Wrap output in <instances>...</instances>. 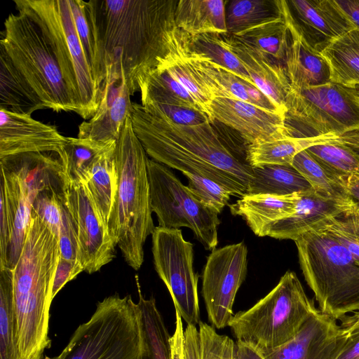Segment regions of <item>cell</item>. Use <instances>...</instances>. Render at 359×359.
<instances>
[{
    "instance_id": "1",
    "label": "cell",
    "mask_w": 359,
    "mask_h": 359,
    "mask_svg": "<svg viewBox=\"0 0 359 359\" xmlns=\"http://www.w3.org/2000/svg\"><path fill=\"white\" fill-rule=\"evenodd\" d=\"M133 130L146 153L168 168L210 179L233 196L246 194L253 168L246 159V146L222 136L208 121L194 126L175 123L147 112L133 103Z\"/></svg>"
},
{
    "instance_id": "2",
    "label": "cell",
    "mask_w": 359,
    "mask_h": 359,
    "mask_svg": "<svg viewBox=\"0 0 359 359\" xmlns=\"http://www.w3.org/2000/svg\"><path fill=\"white\" fill-rule=\"evenodd\" d=\"M107 68L121 74L130 95L168 52L165 35L175 21V0L85 1Z\"/></svg>"
},
{
    "instance_id": "3",
    "label": "cell",
    "mask_w": 359,
    "mask_h": 359,
    "mask_svg": "<svg viewBox=\"0 0 359 359\" xmlns=\"http://www.w3.org/2000/svg\"><path fill=\"white\" fill-rule=\"evenodd\" d=\"M60 257L59 238L34 211L25 244L13 270V312L18 359H39L48 337L53 281Z\"/></svg>"
},
{
    "instance_id": "4",
    "label": "cell",
    "mask_w": 359,
    "mask_h": 359,
    "mask_svg": "<svg viewBox=\"0 0 359 359\" xmlns=\"http://www.w3.org/2000/svg\"><path fill=\"white\" fill-rule=\"evenodd\" d=\"M117 191L108 230L126 262L138 270L143 246L155 229L150 205L147 154L128 117L116 140L114 154Z\"/></svg>"
},
{
    "instance_id": "5",
    "label": "cell",
    "mask_w": 359,
    "mask_h": 359,
    "mask_svg": "<svg viewBox=\"0 0 359 359\" xmlns=\"http://www.w3.org/2000/svg\"><path fill=\"white\" fill-rule=\"evenodd\" d=\"M294 243L302 273L320 312L341 320L359 311V265L349 251L316 229Z\"/></svg>"
},
{
    "instance_id": "6",
    "label": "cell",
    "mask_w": 359,
    "mask_h": 359,
    "mask_svg": "<svg viewBox=\"0 0 359 359\" xmlns=\"http://www.w3.org/2000/svg\"><path fill=\"white\" fill-rule=\"evenodd\" d=\"M15 8L40 28L50 46L76 107L86 121L96 112L101 95L77 34L69 0H14Z\"/></svg>"
},
{
    "instance_id": "7",
    "label": "cell",
    "mask_w": 359,
    "mask_h": 359,
    "mask_svg": "<svg viewBox=\"0 0 359 359\" xmlns=\"http://www.w3.org/2000/svg\"><path fill=\"white\" fill-rule=\"evenodd\" d=\"M318 311L296 273L287 271L253 306L233 315L229 326L237 341L262 353L292 339Z\"/></svg>"
},
{
    "instance_id": "8",
    "label": "cell",
    "mask_w": 359,
    "mask_h": 359,
    "mask_svg": "<svg viewBox=\"0 0 359 359\" xmlns=\"http://www.w3.org/2000/svg\"><path fill=\"white\" fill-rule=\"evenodd\" d=\"M0 48L46 109L76 112L55 55L40 28L29 17L19 11L8 15L1 32Z\"/></svg>"
},
{
    "instance_id": "9",
    "label": "cell",
    "mask_w": 359,
    "mask_h": 359,
    "mask_svg": "<svg viewBox=\"0 0 359 359\" xmlns=\"http://www.w3.org/2000/svg\"><path fill=\"white\" fill-rule=\"evenodd\" d=\"M140 348L137 304L116 293L97 304L61 353L62 359H137Z\"/></svg>"
},
{
    "instance_id": "10",
    "label": "cell",
    "mask_w": 359,
    "mask_h": 359,
    "mask_svg": "<svg viewBox=\"0 0 359 359\" xmlns=\"http://www.w3.org/2000/svg\"><path fill=\"white\" fill-rule=\"evenodd\" d=\"M150 205L158 226L168 229L189 228L206 250L218 243V215L203 205L166 165L147 160Z\"/></svg>"
},
{
    "instance_id": "11",
    "label": "cell",
    "mask_w": 359,
    "mask_h": 359,
    "mask_svg": "<svg viewBox=\"0 0 359 359\" xmlns=\"http://www.w3.org/2000/svg\"><path fill=\"white\" fill-rule=\"evenodd\" d=\"M286 121L309 128L312 135L341 137L359 131V95L355 88L330 81L292 88L286 101Z\"/></svg>"
},
{
    "instance_id": "12",
    "label": "cell",
    "mask_w": 359,
    "mask_h": 359,
    "mask_svg": "<svg viewBox=\"0 0 359 359\" xmlns=\"http://www.w3.org/2000/svg\"><path fill=\"white\" fill-rule=\"evenodd\" d=\"M154 268L167 287L175 311L187 325L201 323L198 291L199 275L194 267V245L180 229L155 226L152 233Z\"/></svg>"
},
{
    "instance_id": "13",
    "label": "cell",
    "mask_w": 359,
    "mask_h": 359,
    "mask_svg": "<svg viewBox=\"0 0 359 359\" xmlns=\"http://www.w3.org/2000/svg\"><path fill=\"white\" fill-rule=\"evenodd\" d=\"M248 271V248L244 241L212 250L202 273V296L213 327L229 326L236 295Z\"/></svg>"
},
{
    "instance_id": "14",
    "label": "cell",
    "mask_w": 359,
    "mask_h": 359,
    "mask_svg": "<svg viewBox=\"0 0 359 359\" xmlns=\"http://www.w3.org/2000/svg\"><path fill=\"white\" fill-rule=\"evenodd\" d=\"M65 203L74 222L79 262L93 273L115 257V244L85 184L67 182Z\"/></svg>"
},
{
    "instance_id": "15",
    "label": "cell",
    "mask_w": 359,
    "mask_h": 359,
    "mask_svg": "<svg viewBox=\"0 0 359 359\" xmlns=\"http://www.w3.org/2000/svg\"><path fill=\"white\" fill-rule=\"evenodd\" d=\"M277 3L309 45L320 53L355 28L334 0H277Z\"/></svg>"
},
{
    "instance_id": "16",
    "label": "cell",
    "mask_w": 359,
    "mask_h": 359,
    "mask_svg": "<svg viewBox=\"0 0 359 359\" xmlns=\"http://www.w3.org/2000/svg\"><path fill=\"white\" fill-rule=\"evenodd\" d=\"M210 110L215 121L237 131L246 145L293 136L284 113L226 97H215Z\"/></svg>"
},
{
    "instance_id": "17",
    "label": "cell",
    "mask_w": 359,
    "mask_h": 359,
    "mask_svg": "<svg viewBox=\"0 0 359 359\" xmlns=\"http://www.w3.org/2000/svg\"><path fill=\"white\" fill-rule=\"evenodd\" d=\"M347 337L337 320L319 310L292 339L260 354L264 359H334Z\"/></svg>"
},
{
    "instance_id": "18",
    "label": "cell",
    "mask_w": 359,
    "mask_h": 359,
    "mask_svg": "<svg viewBox=\"0 0 359 359\" xmlns=\"http://www.w3.org/2000/svg\"><path fill=\"white\" fill-rule=\"evenodd\" d=\"M67 137L31 115L0 109V158L25 153H56L60 158Z\"/></svg>"
},
{
    "instance_id": "19",
    "label": "cell",
    "mask_w": 359,
    "mask_h": 359,
    "mask_svg": "<svg viewBox=\"0 0 359 359\" xmlns=\"http://www.w3.org/2000/svg\"><path fill=\"white\" fill-rule=\"evenodd\" d=\"M125 78L107 68V76L98 108L89 120L79 126L78 137L102 143L116 141L128 117L133 102Z\"/></svg>"
},
{
    "instance_id": "20",
    "label": "cell",
    "mask_w": 359,
    "mask_h": 359,
    "mask_svg": "<svg viewBox=\"0 0 359 359\" xmlns=\"http://www.w3.org/2000/svg\"><path fill=\"white\" fill-rule=\"evenodd\" d=\"M355 210L351 198L332 197L311 189L301 192L294 212L274 223L267 236L294 241L323 221Z\"/></svg>"
},
{
    "instance_id": "21",
    "label": "cell",
    "mask_w": 359,
    "mask_h": 359,
    "mask_svg": "<svg viewBox=\"0 0 359 359\" xmlns=\"http://www.w3.org/2000/svg\"><path fill=\"white\" fill-rule=\"evenodd\" d=\"M227 47L245 67L252 81L283 112L291 86L285 67L229 34L222 35Z\"/></svg>"
},
{
    "instance_id": "22",
    "label": "cell",
    "mask_w": 359,
    "mask_h": 359,
    "mask_svg": "<svg viewBox=\"0 0 359 359\" xmlns=\"http://www.w3.org/2000/svg\"><path fill=\"white\" fill-rule=\"evenodd\" d=\"M165 40L168 52L158 67L165 69L182 84L213 123L210 104L214 97L191 62L189 34L179 29L174 21L166 32Z\"/></svg>"
},
{
    "instance_id": "23",
    "label": "cell",
    "mask_w": 359,
    "mask_h": 359,
    "mask_svg": "<svg viewBox=\"0 0 359 359\" xmlns=\"http://www.w3.org/2000/svg\"><path fill=\"white\" fill-rule=\"evenodd\" d=\"M0 195L4 199L12 224L7 268L13 270L22 252L29 226L32 203L36 197L13 171L1 167Z\"/></svg>"
},
{
    "instance_id": "24",
    "label": "cell",
    "mask_w": 359,
    "mask_h": 359,
    "mask_svg": "<svg viewBox=\"0 0 359 359\" xmlns=\"http://www.w3.org/2000/svg\"><path fill=\"white\" fill-rule=\"evenodd\" d=\"M280 13L290 37L285 69L291 88H302L330 82V67L321 53L309 46L290 20L280 11Z\"/></svg>"
},
{
    "instance_id": "25",
    "label": "cell",
    "mask_w": 359,
    "mask_h": 359,
    "mask_svg": "<svg viewBox=\"0 0 359 359\" xmlns=\"http://www.w3.org/2000/svg\"><path fill=\"white\" fill-rule=\"evenodd\" d=\"M300 194H245L229 205V209L234 216L241 217L256 236H266L274 223L294 212Z\"/></svg>"
},
{
    "instance_id": "26",
    "label": "cell",
    "mask_w": 359,
    "mask_h": 359,
    "mask_svg": "<svg viewBox=\"0 0 359 359\" xmlns=\"http://www.w3.org/2000/svg\"><path fill=\"white\" fill-rule=\"evenodd\" d=\"M224 0H180L175 11L176 26L190 36L227 34Z\"/></svg>"
},
{
    "instance_id": "27",
    "label": "cell",
    "mask_w": 359,
    "mask_h": 359,
    "mask_svg": "<svg viewBox=\"0 0 359 359\" xmlns=\"http://www.w3.org/2000/svg\"><path fill=\"white\" fill-rule=\"evenodd\" d=\"M139 319L141 330V348L137 359H171L170 335L154 297L146 299L142 294L138 276Z\"/></svg>"
},
{
    "instance_id": "28",
    "label": "cell",
    "mask_w": 359,
    "mask_h": 359,
    "mask_svg": "<svg viewBox=\"0 0 359 359\" xmlns=\"http://www.w3.org/2000/svg\"><path fill=\"white\" fill-rule=\"evenodd\" d=\"M332 135L288 136L247 145L246 159L252 168L267 165H291L294 156L311 146L338 139Z\"/></svg>"
},
{
    "instance_id": "29",
    "label": "cell",
    "mask_w": 359,
    "mask_h": 359,
    "mask_svg": "<svg viewBox=\"0 0 359 359\" xmlns=\"http://www.w3.org/2000/svg\"><path fill=\"white\" fill-rule=\"evenodd\" d=\"M116 141L111 142L95 158L85 184L108 229L117 191L114 154Z\"/></svg>"
},
{
    "instance_id": "30",
    "label": "cell",
    "mask_w": 359,
    "mask_h": 359,
    "mask_svg": "<svg viewBox=\"0 0 359 359\" xmlns=\"http://www.w3.org/2000/svg\"><path fill=\"white\" fill-rule=\"evenodd\" d=\"M41 109L39 97L0 48V109L32 115Z\"/></svg>"
},
{
    "instance_id": "31",
    "label": "cell",
    "mask_w": 359,
    "mask_h": 359,
    "mask_svg": "<svg viewBox=\"0 0 359 359\" xmlns=\"http://www.w3.org/2000/svg\"><path fill=\"white\" fill-rule=\"evenodd\" d=\"M321 54L330 70V81L354 88L359 84V29L335 40Z\"/></svg>"
},
{
    "instance_id": "32",
    "label": "cell",
    "mask_w": 359,
    "mask_h": 359,
    "mask_svg": "<svg viewBox=\"0 0 359 359\" xmlns=\"http://www.w3.org/2000/svg\"><path fill=\"white\" fill-rule=\"evenodd\" d=\"M253 173L246 194L285 196L313 189L292 165H267L253 168Z\"/></svg>"
},
{
    "instance_id": "33",
    "label": "cell",
    "mask_w": 359,
    "mask_h": 359,
    "mask_svg": "<svg viewBox=\"0 0 359 359\" xmlns=\"http://www.w3.org/2000/svg\"><path fill=\"white\" fill-rule=\"evenodd\" d=\"M234 36L285 67L290 37L281 15Z\"/></svg>"
},
{
    "instance_id": "34",
    "label": "cell",
    "mask_w": 359,
    "mask_h": 359,
    "mask_svg": "<svg viewBox=\"0 0 359 359\" xmlns=\"http://www.w3.org/2000/svg\"><path fill=\"white\" fill-rule=\"evenodd\" d=\"M227 4L226 25L232 36L280 16L277 0H233Z\"/></svg>"
},
{
    "instance_id": "35",
    "label": "cell",
    "mask_w": 359,
    "mask_h": 359,
    "mask_svg": "<svg viewBox=\"0 0 359 359\" xmlns=\"http://www.w3.org/2000/svg\"><path fill=\"white\" fill-rule=\"evenodd\" d=\"M111 142L102 143L88 138L67 137L61 157L67 182L86 184L95 158Z\"/></svg>"
},
{
    "instance_id": "36",
    "label": "cell",
    "mask_w": 359,
    "mask_h": 359,
    "mask_svg": "<svg viewBox=\"0 0 359 359\" xmlns=\"http://www.w3.org/2000/svg\"><path fill=\"white\" fill-rule=\"evenodd\" d=\"M335 180L359 174V154L338 139L318 144L306 149Z\"/></svg>"
},
{
    "instance_id": "37",
    "label": "cell",
    "mask_w": 359,
    "mask_h": 359,
    "mask_svg": "<svg viewBox=\"0 0 359 359\" xmlns=\"http://www.w3.org/2000/svg\"><path fill=\"white\" fill-rule=\"evenodd\" d=\"M189 40L191 47L194 52L208 57L243 80L253 83L245 67L227 47L222 35L216 34L189 35Z\"/></svg>"
},
{
    "instance_id": "38",
    "label": "cell",
    "mask_w": 359,
    "mask_h": 359,
    "mask_svg": "<svg viewBox=\"0 0 359 359\" xmlns=\"http://www.w3.org/2000/svg\"><path fill=\"white\" fill-rule=\"evenodd\" d=\"M13 270L0 269V359H18L13 312Z\"/></svg>"
},
{
    "instance_id": "39",
    "label": "cell",
    "mask_w": 359,
    "mask_h": 359,
    "mask_svg": "<svg viewBox=\"0 0 359 359\" xmlns=\"http://www.w3.org/2000/svg\"><path fill=\"white\" fill-rule=\"evenodd\" d=\"M291 165L317 192L335 198H351L330 172L306 149L294 156Z\"/></svg>"
},
{
    "instance_id": "40",
    "label": "cell",
    "mask_w": 359,
    "mask_h": 359,
    "mask_svg": "<svg viewBox=\"0 0 359 359\" xmlns=\"http://www.w3.org/2000/svg\"><path fill=\"white\" fill-rule=\"evenodd\" d=\"M188 188L196 198L212 212L220 214L233 194L219 184L195 174L183 172Z\"/></svg>"
},
{
    "instance_id": "41",
    "label": "cell",
    "mask_w": 359,
    "mask_h": 359,
    "mask_svg": "<svg viewBox=\"0 0 359 359\" xmlns=\"http://www.w3.org/2000/svg\"><path fill=\"white\" fill-rule=\"evenodd\" d=\"M198 325L200 359H236V343L205 323Z\"/></svg>"
},
{
    "instance_id": "42",
    "label": "cell",
    "mask_w": 359,
    "mask_h": 359,
    "mask_svg": "<svg viewBox=\"0 0 359 359\" xmlns=\"http://www.w3.org/2000/svg\"><path fill=\"white\" fill-rule=\"evenodd\" d=\"M182 318L175 311V327L169 339L171 359H200L199 334L196 325L184 330Z\"/></svg>"
},
{
    "instance_id": "43",
    "label": "cell",
    "mask_w": 359,
    "mask_h": 359,
    "mask_svg": "<svg viewBox=\"0 0 359 359\" xmlns=\"http://www.w3.org/2000/svg\"><path fill=\"white\" fill-rule=\"evenodd\" d=\"M65 196L45 191L39 193L32 203V211L59 238L62 226Z\"/></svg>"
},
{
    "instance_id": "44",
    "label": "cell",
    "mask_w": 359,
    "mask_h": 359,
    "mask_svg": "<svg viewBox=\"0 0 359 359\" xmlns=\"http://www.w3.org/2000/svg\"><path fill=\"white\" fill-rule=\"evenodd\" d=\"M142 106L149 114L166 118L179 125L194 126L208 121L212 123L205 113L196 109L149 100H142Z\"/></svg>"
},
{
    "instance_id": "45",
    "label": "cell",
    "mask_w": 359,
    "mask_h": 359,
    "mask_svg": "<svg viewBox=\"0 0 359 359\" xmlns=\"http://www.w3.org/2000/svg\"><path fill=\"white\" fill-rule=\"evenodd\" d=\"M344 245L359 265V236L351 228L342 217H330L316 226Z\"/></svg>"
},
{
    "instance_id": "46",
    "label": "cell",
    "mask_w": 359,
    "mask_h": 359,
    "mask_svg": "<svg viewBox=\"0 0 359 359\" xmlns=\"http://www.w3.org/2000/svg\"><path fill=\"white\" fill-rule=\"evenodd\" d=\"M62 217V226L58 238L60 257L67 260L79 262V245L76 229L65 203Z\"/></svg>"
},
{
    "instance_id": "47",
    "label": "cell",
    "mask_w": 359,
    "mask_h": 359,
    "mask_svg": "<svg viewBox=\"0 0 359 359\" xmlns=\"http://www.w3.org/2000/svg\"><path fill=\"white\" fill-rule=\"evenodd\" d=\"M82 271H84L83 268L79 262L65 259L60 257L53 281V299L68 282L74 279Z\"/></svg>"
},
{
    "instance_id": "48",
    "label": "cell",
    "mask_w": 359,
    "mask_h": 359,
    "mask_svg": "<svg viewBox=\"0 0 359 359\" xmlns=\"http://www.w3.org/2000/svg\"><path fill=\"white\" fill-rule=\"evenodd\" d=\"M335 180L355 203L356 212L359 214V174L336 177Z\"/></svg>"
},
{
    "instance_id": "49",
    "label": "cell",
    "mask_w": 359,
    "mask_h": 359,
    "mask_svg": "<svg viewBox=\"0 0 359 359\" xmlns=\"http://www.w3.org/2000/svg\"><path fill=\"white\" fill-rule=\"evenodd\" d=\"M334 359H359V330L348 334L345 343Z\"/></svg>"
},
{
    "instance_id": "50",
    "label": "cell",
    "mask_w": 359,
    "mask_h": 359,
    "mask_svg": "<svg viewBox=\"0 0 359 359\" xmlns=\"http://www.w3.org/2000/svg\"><path fill=\"white\" fill-rule=\"evenodd\" d=\"M334 1L354 27L359 29V0Z\"/></svg>"
},
{
    "instance_id": "51",
    "label": "cell",
    "mask_w": 359,
    "mask_h": 359,
    "mask_svg": "<svg viewBox=\"0 0 359 359\" xmlns=\"http://www.w3.org/2000/svg\"><path fill=\"white\" fill-rule=\"evenodd\" d=\"M236 359H264L262 355L241 342L236 341Z\"/></svg>"
},
{
    "instance_id": "52",
    "label": "cell",
    "mask_w": 359,
    "mask_h": 359,
    "mask_svg": "<svg viewBox=\"0 0 359 359\" xmlns=\"http://www.w3.org/2000/svg\"><path fill=\"white\" fill-rule=\"evenodd\" d=\"M340 325L347 334L359 330V311H355L341 320Z\"/></svg>"
},
{
    "instance_id": "53",
    "label": "cell",
    "mask_w": 359,
    "mask_h": 359,
    "mask_svg": "<svg viewBox=\"0 0 359 359\" xmlns=\"http://www.w3.org/2000/svg\"><path fill=\"white\" fill-rule=\"evenodd\" d=\"M338 140L348 146L359 154V131L345 134L339 137Z\"/></svg>"
},
{
    "instance_id": "54",
    "label": "cell",
    "mask_w": 359,
    "mask_h": 359,
    "mask_svg": "<svg viewBox=\"0 0 359 359\" xmlns=\"http://www.w3.org/2000/svg\"><path fill=\"white\" fill-rule=\"evenodd\" d=\"M342 217L351 228L359 236V214L356 210L343 214Z\"/></svg>"
},
{
    "instance_id": "55",
    "label": "cell",
    "mask_w": 359,
    "mask_h": 359,
    "mask_svg": "<svg viewBox=\"0 0 359 359\" xmlns=\"http://www.w3.org/2000/svg\"><path fill=\"white\" fill-rule=\"evenodd\" d=\"M62 353H60L57 356H55V357H49V356H47L44 353L41 356V358L39 359H62Z\"/></svg>"
},
{
    "instance_id": "56",
    "label": "cell",
    "mask_w": 359,
    "mask_h": 359,
    "mask_svg": "<svg viewBox=\"0 0 359 359\" xmlns=\"http://www.w3.org/2000/svg\"><path fill=\"white\" fill-rule=\"evenodd\" d=\"M359 95V84L358 85H356L355 87H354Z\"/></svg>"
}]
</instances>
